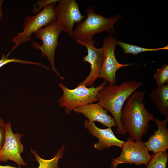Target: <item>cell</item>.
<instances>
[{
  "label": "cell",
  "mask_w": 168,
  "mask_h": 168,
  "mask_svg": "<svg viewBox=\"0 0 168 168\" xmlns=\"http://www.w3.org/2000/svg\"><path fill=\"white\" fill-rule=\"evenodd\" d=\"M168 154L166 152L153 153L146 168H167Z\"/></svg>",
  "instance_id": "obj_17"
},
{
  "label": "cell",
  "mask_w": 168,
  "mask_h": 168,
  "mask_svg": "<svg viewBox=\"0 0 168 168\" xmlns=\"http://www.w3.org/2000/svg\"><path fill=\"white\" fill-rule=\"evenodd\" d=\"M5 124L3 119L0 117V150L4 144L5 138Z\"/></svg>",
  "instance_id": "obj_22"
},
{
  "label": "cell",
  "mask_w": 168,
  "mask_h": 168,
  "mask_svg": "<svg viewBox=\"0 0 168 168\" xmlns=\"http://www.w3.org/2000/svg\"><path fill=\"white\" fill-rule=\"evenodd\" d=\"M6 136L4 144L0 150V162L11 161L19 167L27 165L22 158L24 148L21 139L23 135L19 133H14L11 123L5 124Z\"/></svg>",
  "instance_id": "obj_8"
},
{
  "label": "cell",
  "mask_w": 168,
  "mask_h": 168,
  "mask_svg": "<svg viewBox=\"0 0 168 168\" xmlns=\"http://www.w3.org/2000/svg\"><path fill=\"white\" fill-rule=\"evenodd\" d=\"M62 31L60 25L56 21L51 24L40 28L35 33L36 37L40 39L42 42L40 45L33 41L31 45L35 49H40L41 55L47 57L53 71L62 80L64 78L57 71L54 65V54L55 49L59 44L58 38Z\"/></svg>",
  "instance_id": "obj_6"
},
{
  "label": "cell",
  "mask_w": 168,
  "mask_h": 168,
  "mask_svg": "<svg viewBox=\"0 0 168 168\" xmlns=\"http://www.w3.org/2000/svg\"><path fill=\"white\" fill-rule=\"evenodd\" d=\"M153 77L157 86L168 83V65L166 64L157 69Z\"/></svg>",
  "instance_id": "obj_19"
},
{
  "label": "cell",
  "mask_w": 168,
  "mask_h": 168,
  "mask_svg": "<svg viewBox=\"0 0 168 168\" xmlns=\"http://www.w3.org/2000/svg\"><path fill=\"white\" fill-rule=\"evenodd\" d=\"M73 110L83 114L91 122L97 121L108 128L116 127L113 117L108 114V110L102 107L98 103L87 104L77 107Z\"/></svg>",
  "instance_id": "obj_14"
},
{
  "label": "cell",
  "mask_w": 168,
  "mask_h": 168,
  "mask_svg": "<svg viewBox=\"0 0 168 168\" xmlns=\"http://www.w3.org/2000/svg\"><path fill=\"white\" fill-rule=\"evenodd\" d=\"M64 148L65 145H62L55 154L54 156L50 159H45L41 158L35 150L31 148V152L39 164L38 166L36 168H58V162L63 155Z\"/></svg>",
  "instance_id": "obj_16"
},
{
  "label": "cell",
  "mask_w": 168,
  "mask_h": 168,
  "mask_svg": "<svg viewBox=\"0 0 168 168\" xmlns=\"http://www.w3.org/2000/svg\"><path fill=\"white\" fill-rule=\"evenodd\" d=\"M144 91H136L126 100L121 110V123L124 132L136 141H142L155 117L144 104Z\"/></svg>",
  "instance_id": "obj_1"
},
{
  "label": "cell",
  "mask_w": 168,
  "mask_h": 168,
  "mask_svg": "<svg viewBox=\"0 0 168 168\" xmlns=\"http://www.w3.org/2000/svg\"><path fill=\"white\" fill-rule=\"evenodd\" d=\"M86 18L78 23L73 30L72 38L75 40H93L95 34L102 31L114 34V24L122 17L120 14L108 18L96 13L94 8L89 7L86 10Z\"/></svg>",
  "instance_id": "obj_3"
},
{
  "label": "cell",
  "mask_w": 168,
  "mask_h": 168,
  "mask_svg": "<svg viewBox=\"0 0 168 168\" xmlns=\"http://www.w3.org/2000/svg\"><path fill=\"white\" fill-rule=\"evenodd\" d=\"M153 121L156 123L157 129L154 131V134L144 142V145L149 151L153 153L166 152L168 148V130L166 126L168 116L162 120L155 118Z\"/></svg>",
  "instance_id": "obj_13"
},
{
  "label": "cell",
  "mask_w": 168,
  "mask_h": 168,
  "mask_svg": "<svg viewBox=\"0 0 168 168\" xmlns=\"http://www.w3.org/2000/svg\"><path fill=\"white\" fill-rule=\"evenodd\" d=\"M56 7V21L62 31L72 38L73 27L76 23L82 21L86 16L81 14L78 4L75 0H60Z\"/></svg>",
  "instance_id": "obj_10"
},
{
  "label": "cell",
  "mask_w": 168,
  "mask_h": 168,
  "mask_svg": "<svg viewBox=\"0 0 168 168\" xmlns=\"http://www.w3.org/2000/svg\"><path fill=\"white\" fill-rule=\"evenodd\" d=\"M8 57L3 54L0 60V68L6 64L11 62H17L22 63L39 65L44 68L45 66L41 63L32 61L22 60L15 58H8Z\"/></svg>",
  "instance_id": "obj_20"
},
{
  "label": "cell",
  "mask_w": 168,
  "mask_h": 168,
  "mask_svg": "<svg viewBox=\"0 0 168 168\" xmlns=\"http://www.w3.org/2000/svg\"><path fill=\"white\" fill-rule=\"evenodd\" d=\"M117 41L116 38L110 35L106 36L103 41L104 58L100 72L99 78L105 79L109 84H115V74L117 70L133 64H121L118 62L114 52Z\"/></svg>",
  "instance_id": "obj_9"
},
{
  "label": "cell",
  "mask_w": 168,
  "mask_h": 168,
  "mask_svg": "<svg viewBox=\"0 0 168 168\" xmlns=\"http://www.w3.org/2000/svg\"><path fill=\"white\" fill-rule=\"evenodd\" d=\"M84 126L91 134L98 139V142L94 146L96 150H101L113 146L121 148L125 142L116 137L111 128H100L96 126L94 122L86 119L85 121Z\"/></svg>",
  "instance_id": "obj_12"
},
{
  "label": "cell",
  "mask_w": 168,
  "mask_h": 168,
  "mask_svg": "<svg viewBox=\"0 0 168 168\" xmlns=\"http://www.w3.org/2000/svg\"><path fill=\"white\" fill-rule=\"evenodd\" d=\"M0 168H22L21 167H16L10 165H0Z\"/></svg>",
  "instance_id": "obj_23"
},
{
  "label": "cell",
  "mask_w": 168,
  "mask_h": 168,
  "mask_svg": "<svg viewBox=\"0 0 168 168\" xmlns=\"http://www.w3.org/2000/svg\"><path fill=\"white\" fill-rule=\"evenodd\" d=\"M79 44L85 46L87 49V55L83 58L84 62L91 65V71L85 80L78 84H84L87 87L94 86L95 80L99 78V73L104 58V51L103 47L96 48V43L94 40H75Z\"/></svg>",
  "instance_id": "obj_11"
},
{
  "label": "cell",
  "mask_w": 168,
  "mask_h": 168,
  "mask_svg": "<svg viewBox=\"0 0 168 168\" xmlns=\"http://www.w3.org/2000/svg\"><path fill=\"white\" fill-rule=\"evenodd\" d=\"M58 1L57 0H39L34 5L33 12L34 13L37 12L42 8H44L49 4Z\"/></svg>",
  "instance_id": "obj_21"
},
{
  "label": "cell",
  "mask_w": 168,
  "mask_h": 168,
  "mask_svg": "<svg viewBox=\"0 0 168 168\" xmlns=\"http://www.w3.org/2000/svg\"><path fill=\"white\" fill-rule=\"evenodd\" d=\"M150 97L159 112L166 117L168 116V83L158 86L152 91Z\"/></svg>",
  "instance_id": "obj_15"
},
{
  "label": "cell",
  "mask_w": 168,
  "mask_h": 168,
  "mask_svg": "<svg viewBox=\"0 0 168 168\" xmlns=\"http://www.w3.org/2000/svg\"><path fill=\"white\" fill-rule=\"evenodd\" d=\"M56 2L49 4L36 15L26 18L22 25L24 30L19 33L16 36L13 37L12 40L15 44L7 55V57L20 44L30 40L34 33L55 21Z\"/></svg>",
  "instance_id": "obj_5"
},
{
  "label": "cell",
  "mask_w": 168,
  "mask_h": 168,
  "mask_svg": "<svg viewBox=\"0 0 168 168\" xmlns=\"http://www.w3.org/2000/svg\"><path fill=\"white\" fill-rule=\"evenodd\" d=\"M117 44L123 49L124 54H130L133 55L147 51H155L161 50H167L168 45L165 47L155 49H149L141 47L138 46L128 44L120 41H117Z\"/></svg>",
  "instance_id": "obj_18"
},
{
  "label": "cell",
  "mask_w": 168,
  "mask_h": 168,
  "mask_svg": "<svg viewBox=\"0 0 168 168\" xmlns=\"http://www.w3.org/2000/svg\"><path fill=\"white\" fill-rule=\"evenodd\" d=\"M142 85L140 82L126 81L120 85H105L98 94V104L112 114L116 124V132L119 134L126 135L120 120L123 106L132 94Z\"/></svg>",
  "instance_id": "obj_2"
},
{
  "label": "cell",
  "mask_w": 168,
  "mask_h": 168,
  "mask_svg": "<svg viewBox=\"0 0 168 168\" xmlns=\"http://www.w3.org/2000/svg\"><path fill=\"white\" fill-rule=\"evenodd\" d=\"M107 83L105 80L96 87H88L84 84H78L76 87L72 89L60 83L59 86L63 91V94L57 102L61 107H65V112L69 115L77 107L98 101V94Z\"/></svg>",
  "instance_id": "obj_4"
},
{
  "label": "cell",
  "mask_w": 168,
  "mask_h": 168,
  "mask_svg": "<svg viewBox=\"0 0 168 168\" xmlns=\"http://www.w3.org/2000/svg\"><path fill=\"white\" fill-rule=\"evenodd\" d=\"M122 151L119 157L113 159L111 168H117L122 163L134 164L139 166L147 165L151 156L142 141H136L129 137L122 147Z\"/></svg>",
  "instance_id": "obj_7"
},
{
  "label": "cell",
  "mask_w": 168,
  "mask_h": 168,
  "mask_svg": "<svg viewBox=\"0 0 168 168\" xmlns=\"http://www.w3.org/2000/svg\"><path fill=\"white\" fill-rule=\"evenodd\" d=\"M3 2V1L0 0V20L3 16V14L2 12L1 6Z\"/></svg>",
  "instance_id": "obj_24"
}]
</instances>
